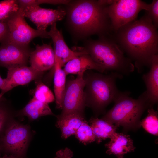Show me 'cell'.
Wrapping results in <instances>:
<instances>
[{
    "instance_id": "1",
    "label": "cell",
    "mask_w": 158,
    "mask_h": 158,
    "mask_svg": "<svg viewBox=\"0 0 158 158\" xmlns=\"http://www.w3.org/2000/svg\"><path fill=\"white\" fill-rule=\"evenodd\" d=\"M113 38L141 73L145 66L150 67L153 56L158 52L157 28L146 13L139 19L121 27Z\"/></svg>"
},
{
    "instance_id": "2",
    "label": "cell",
    "mask_w": 158,
    "mask_h": 158,
    "mask_svg": "<svg viewBox=\"0 0 158 158\" xmlns=\"http://www.w3.org/2000/svg\"><path fill=\"white\" fill-rule=\"evenodd\" d=\"M66 5L67 23L78 37L106 35L111 30L108 6L100 4L97 0L70 1Z\"/></svg>"
},
{
    "instance_id": "3",
    "label": "cell",
    "mask_w": 158,
    "mask_h": 158,
    "mask_svg": "<svg viewBox=\"0 0 158 158\" xmlns=\"http://www.w3.org/2000/svg\"><path fill=\"white\" fill-rule=\"evenodd\" d=\"M107 35L99 36L96 40H88L83 49L105 71H112L122 75L133 72L135 67L132 60L125 56L113 37Z\"/></svg>"
},
{
    "instance_id": "4",
    "label": "cell",
    "mask_w": 158,
    "mask_h": 158,
    "mask_svg": "<svg viewBox=\"0 0 158 158\" xmlns=\"http://www.w3.org/2000/svg\"><path fill=\"white\" fill-rule=\"evenodd\" d=\"M129 92H121L114 101L115 104L102 119L125 131L136 130L141 127L140 117L147 109L153 107L146 91L137 99L130 97Z\"/></svg>"
},
{
    "instance_id": "5",
    "label": "cell",
    "mask_w": 158,
    "mask_h": 158,
    "mask_svg": "<svg viewBox=\"0 0 158 158\" xmlns=\"http://www.w3.org/2000/svg\"><path fill=\"white\" fill-rule=\"evenodd\" d=\"M84 94L86 106L97 114L104 112L106 107L114 101L121 92L116 81L122 75L112 72L108 75L91 72L84 73Z\"/></svg>"
},
{
    "instance_id": "6",
    "label": "cell",
    "mask_w": 158,
    "mask_h": 158,
    "mask_svg": "<svg viewBox=\"0 0 158 158\" xmlns=\"http://www.w3.org/2000/svg\"><path fill=\"white\" fill-rule=\"evenodd\" d=\"M29 127L11 119L0 138L1 152L16 158L25 156L29 141Z\"/></svg>"
},
{
    "instance_id": "7",
    "label": "cell",
    "mask_w": 158,
    "mask_h": 158,
    "mask_svg": "<svg viewBox=\"0 0 158 158\" xmlns=\"http://www.w3.org/2000/svg\"><path fill=\"white\" fill-rule=\"evenodd\" d=\"M150 4L139 0H114L107 7L111 30L115 32L121 27L135 20L139 12L147 11Z\"/></svg>"
},
{
    "instance_id": "8",
    "label": "cell",
    "mask_w": 158,
    "mask_h": 158,
    "mask_svg": "<svg viewBox=\"0 0 158 158\" xmlns=\"http://www.w3.org/2000/svg\"><path fill=\"white\" fill-rule=\"evenodd\" d=\"M23 9L20 7L18 11L6 22L9 29L7 43L26 46L36 37L50 38L47 30L35 29L28 25L25 19Z\"/></svg>"
},
{
    "instance_id": "9",
    "label": "cell",
    "mask_w": 158,
    "mask_h": 158,
    "mask_svg": "<svg viewBox=\"0 0 158 158\" xmlns=\"http://www.w3.org/2000/svg\"><path fill=\"white\" fill-rule=\"evenodd\" d=\"M84 74H79L75 79L66 81L62 111L57 116L61 117L73 113L83 114L86 106L84 94Z\"/></svg>"
},
{
    "instance_id": "10",
    "label": "cell",
    "mask_w": 158,
    "mask_h": 158,
    "mask_svg": "<svg viewBox=\"0 0 158 158\" xmlns=\"http://www.w3.org/2000/svg\"><path fill=\"white\" fill-rule=\"evenodd\" d=\"M23 8L24 16L33 22L37 29L43 30H46L48 26L62 20L66 15V9L61 7L53 9L33 5Z\"/></svg>"
},
{
    "instance_id": "11",
    "label": "cell",
    "mask_w": 158,
    "mask_h": 158,
    "mask_svg": "<svg viewBox=\"0 0 158 158\" xmlns=\"http://www.w3.org/2000/svg\"><path fill=\"white\" fill-rule=\"evenodd\" d=\"M32 50L29 46H22L11 43L0 46V66L7 69L27 66Z\"/></svg>"
},
{
    "instance_id": "12",
    "label": "cell",
    "mask_w": 158,
    "mask_h": 158,
    "mask_svg": "<svg viewBox=\"0 0 158 158\" xmlns=\"http://www.w3.org/2000/svg\"><path fill=\"white\" fill-rule=\"evenodd\" d=\"M7 69V77L5 78V86L0 93V99L5 93L16 86L41 79L44 73L27 66L11 68Z\"/></svg>"
},
{
    "instance_id": "13",
    "label": "cell",
    "mask_w": 158,
    "mask_h": 158,
    "mask_svg": "<svg viewBox=\"0 0 158 158\" xmlns=\"http://www.w3.org/2000/svg\"><path fill=\"white\" fill-rule=\"evenodd\" d=\"M48 34L53 43L55 60L61 68L70 60L87 53L84 49L79 51L71 49L66 44L61 32L57 29L56 23L51 25Z\"/></svg>"
},
{
    "instance_id": "14",
    "label": "cell",
    "mask_w": 158,
    "mask_h": 158,
    "mask_svg": "<svg viewBox=\"0 0 158 158\" xmlns=\"http://www.w3.org/2000/svg\"><path fill=\"white\" fill-rule=\"evenodd\" d=\"M29 60L30 66L38 71L51 70L55 64L54 49L50 44L37 45L31 52Z\"/></svg>"
},
{
    "instance_id": "15",
    "label": "cell",
    "mask_w": 158,
    "mask_h": 158,
    "mask_svg": "<svg viewBox=\"0 0 158 158\" xmlns=\"http://www.w3.org/2000/svg\"><path fill=\"white\" fill-rule=\"evenodd\" d=\"M110 139L105 145L108 154L114 155L117 158H124L125 154L134 151L135 149L133 140L126 133L116 132Z\"/></svg>"
},
{
    "instance_id": "16",
    "label": "cell",
    "mask_w": 158,
    "mask_h": 158,
    "mask_svg": "<svg viewBox=\"0 0 158 158\" xmlns=\"http://www.w3.org/2000/svg\"><path fill=\"white\" fill-rule=\"evenodd\" d=\"M63 69L66 75L69 74H84L89 70H95L102 73L105 71L96 63L87 53L74 58L67 62Z\"/></svg>"
},
{
    "instance_id": "17",
    "label": "cell",
    "mask_w": 158,
    "mask_h": 158,
    "mask_svg": "<svg viewBox=\"0 0 158 158\" xmlns=\"http://www.w3.org/2000/svg\"><path fill=\"white\" fill-rule=\"evenodd\" d=\"M150 70L142 76L145 84L149 99L151 105L157 104L158 100V55L153 56Z\"/></svg>"
},
{
    "instance_id": "18",
    "label": "cell",
    "mask_w": 158,
    "mask_h": 158,
    "mask_svg": "<svg viewBox=\"0 0 158 158\" xmlns=\"http://www.w3.org/2000/svg\"><path fill=\"white\" fill-rule=\"evenodd\" d=\"M57 117L56 126L60 129L61 137L64 139L75 135L82 123L85 120L83 114L78 113Z\"/></svg>"
},
{
    "instance_id": "19",
    "label": "cell",
    "mask_w": 158,
    "mask_h": 158,
    "mask_svg": "<svg viewBox=\"0 0 158 158\" xmlns=\"http://www.w3.org/2000/svg\"><path fill=\"white\" fill-rule=\"evenodd\" d=\"M54 115L48 104L32 98L21 110L17 111V116H26L31 121L47 115Z\"/></svg>"
},
{
    "instance_id": "20",
    "label": "cell",
    "mask_w": 158,
    "mask_h": 158,
    "mask_svg": "<svg viewBox=\"0 0 158 158\" xmlns=\"http://www.w3.org/2000/svg\"><path fill=\"white\" fill-rule=\"evenodd\" d=\"M89 122L97 143H100L103 140L110 138L118 128L115 125L97 117H92Z\"/></svg>"
},
{
    "instance_id": "21",
    "label": "cell",
    "mask_w": 158,
    "mask_h": 158,
    "mask_svg": "<svg viewBox=\"0 0 158 158\" xmlns=\"http://www.w3.org/2000/svg\"><path fill=\"white\" fill-rule=\"evenodd\" d=\"M51 71L54 73V89L56 107L58 109H62L66 75L55 60L54 66Z\"/></svg>"
},
{
    "instance_id": "22",
    "label": "cell",
    "mask_w": 158,
    "mask_h": 158,
    "mask_svg": "<svg viewBox=\"0 0 158 158\" xmlns=\"http://www.w3.org/2000/svg\"><path fill=\"white\" fill-rule=\"evenodd\" d=\"M36 87L32 91L33 97L35 99L48 104L55 100L54 95L51 90L41 79L35 81Z\"/></svg>"
},
{
    "instance_id": "23",
    "label": "cell",
    "mask_w": 158,
    "mask_h": 158,
    "mask_svg": "<svg viewBox=\"0 0 158 158\" xmlns=\"http://www.w3.org/2000/svg\"><path fill=\"white\" fill-rule=\"evenodd\" d=\"M140 124L147 132L154 135H158V112L153 107L148 109V114L143 119L140 121Z\"/></svg>"
},
{
    "instance_id": "24",
    "label": "cell",
    "mask_w": 158,
    "mask_h": 158,
    "mask_svg": "<svg viewBox=\"0 0 158 158\" xmlns=\"http://www.w3.org/2000/svg\"><path fill=\"white\" fill-rule=\"evenodd\" d=\"M18 0H5L0 1V22L6 23L19 11Z\"/></svg>"
},
{
    "instance_id": "25",
    "label": "cell",
    "mask_w": 158,
    "mask_h": 158,
    "mask_svg": "<svg viewBox=\"0 0 158 158\" xmlns=\"http://www.w3.org/2000/svg\"><path fill=\"white\" fill-rule=\"evenodd\" d=\"M13 111L8 100L3 97L0 99V138L11 119Z\"/></svg>"
},
{
    "instance_id": "26",
    "label": "cell",
    "mask_w": 158,
    "mask_h": 158,
    "mask_svg": "<svg viewBox=\"0 0 158 158\" xmlns=\"http://www.w3.org/2000/svg\"><path fill=\"white\" fill-rule=\"evenodd\" d=\"M74 135L80 142L84 145L95 141L91 128L86 120L82 123Z\"/></svg>"
},
{
    "instance_id": "27",
    "label": "cell",
    "mask_w": 158,
    "mask_h": 158,
    "mask_svg": "<svg viewBox=\"0 0 158 158\" xmlns=\"http://www.w3.org/2000/svg\"><path fill=\"white\" fill-rule=\"evenodd\" d=\"M146 13L151 20L154 25L157 29L158 27V0H153L150 4L148 10Z\"/></svg>"
},
{
    "instance_id": "28",
    "label": "cell",
    "mask_w": 158,
    "mask_h": 158,
    "mask_svg": "<svg viewBox=\"0 0 158 158\" xmlns=\"http://www.w3.org/2000/svg\"><path fill=\"white\" fill-rule=\"evenodd\" d=\"M70 0H26L25 4L28 6L33 5H39L42 4H63L67 5L70 1Z\"/></svg>"
},
{
    "instance_id": "29",
    "label": "cell",
    "mask_w": 158,
    "mask_h": 158,
    "mask_svg": "<svg viewBox=\"0 0 158 158\" xmlns=\"http://www.w3.org/2000/svg\"><path fill=\"white\" fill-rule=\"evenodd\" d=\"M9 29L7 23L0 22V43H7Z\"/></svg>"
},
{
    "instance_id": "30",
    "label": "cell",
    "mask_w": 158,
    "mask_h": 158,
    "mask_svg": "<svg viewBox=\"0 0 158 158\" xmlns=\"http://www.w3.org/2000/svg\"><path fill=\"white\" fill-rule=\"evenodd\" d=\"M55 158H71L73 155L72 151L68 148L64 149H61L58 151Z\"/></svg>"
},
{
    "instance_id": "31",
    "label": "cell",
    "mask_w": 158,
    "mask_h": 158,
    "mask_svg": "<svg viewBox=\"0 0 158 158\" xmlns=\"http://www.w3.org/2000/svg\"><path fill=\"white\" fill-rule=\"evenodd\" d=\"M114 0H97L98 3L100 5L104 6H109L111 4Z\"/></svg>"
},
{
    "instance_id": "32",
    "label": "cell",
    "mask_w": 158,
    "mask_h": 158,
    "mask_svg": "<svg viewBox=\"0 0 158 158\" xmlns=\"http://www.w3.org/2000/svg\"><path fill=\"white\" fill-rule=\"evenodd\" d=\"M5 79H3L0 75V89L1 91L4 88L5 86Z\"/></svg>"
},
{
    "instance_id": "33",
    "label": "cell",
    "mask_w": 158,
    "mask_h": 158,
    "mask_svg": "<svg viewBox=\"0 0 158 158\" xmlns=\"http://www.w3.org/2000/svg\"><path fill=\"white\" fill-rule=\"evenodd\" d=\"M0 158H16L15 157L11 155L4 154L2 157H0Z\"/></svg>"
},
{
    "instance_id": "34",
    "label": "cell",
    "mask_w": 158,
    "mask_h": 158,
    "mask_svg": "<svg viewBox=\"0 0 158 158\" xmlns=\"http://www.w3.org/2000/svg\"><path fill=\"white\" fill-rule=\"evenodd\" d=\"M1 148L0 147V157H1Z\"/></svg>"
}]
</instances>
